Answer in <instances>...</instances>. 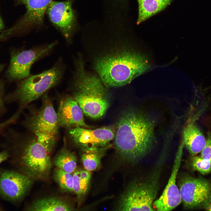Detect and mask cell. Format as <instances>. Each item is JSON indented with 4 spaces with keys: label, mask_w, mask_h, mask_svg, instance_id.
Here are the masks:
<instances>
[{
    "label": "cell",
    "mask_w": 211,
    "mask_h": 211,
    "mask_svg": "<svg viewBox=\"0 0 211 211\" xmlns=\"http://www.w3.org/2000/svg\"><path fill=\"white\" fill-rule=\"evenodd\" d=\"M31 178L16 171H6L0 173V195L11 201L22 199L32 183Z\"/></svg>",
    "instance_id": "13"
},
{
    "label": "cell",
    "mask_w": 211,
    "mask_h": 211,
    "mask_svg": "<svg viewBox=\"0 0 211 211\" xmlns=\"http://www.w3.org/2000/svg\"><path fill=\"white\" fill-rule=\"evenodd\" d=\"M8 156V152L6 151H4L0 152V164L6 160Z\"/></svg>",
    "instance_id": "27"
},
{
    "label": "cell",
    "mask_w": 211,
    "mask_h": 211,
    "mask_svg": "<svg viewBox=\"0 0 211 211\" xmlns=\"http://www.w3.org/2000/svg\"><path fill=\"white\" fill-rule=\"evenodd\" d=\"M64 141V146L55 157L54 163L56 168L72 174L76 167V157L73 152L67 148L65 139Z\"/></svg>",
    "instance_id": "20"
},
{
    "label": "cell",
    "mask_w": 211,
    "mask_h": 211,
    "mask_svg": "<svg viewBox=\"0 0 211 211\" xmlns=\"http://www.w3.org/2000/svg\"><path fill=\"white\" fill-rule=\"evenodd\" d=\"M66 66L59 58L50 68L35 75L30 74L20 81L14 91L6 95V104L16 103L21 113L31 102L59 84L62 80Z\"/></svg>",
    "instance_id": "5"
},
{
    "label": "cell",
    "mask_w": 211,
    "mask_h": 211,
    "mask_svg": "<svg viewBox=\"0 0 211 211\" xmlns=\"http://www.w3.org/2000/svg\"><path fill=\"white\" fill-rule=\"evenodd\" d=\"M83 114L72 96L68 94L62 96L57 113L59 127L68 129L77 127H88L84 121Z\"/></svg>",
    "instance_id": "15"
},
{
    "label": "cell",
    "mask_w": 211,
    "mask_h": 211,
    "mask_svg": "<svg viewBox=\"0 0 211 211\" xmlns=\"http://www.w3.org/2000/svg\"><path fill=\"white\" fill-rule=\"evenodd\" d=\"M73 192L76 195L79 200L82 196L80 183L79 171H75L73 173Z\"/></svg>",
    "instance_id": "25"
},
{
    "label": "cell",
    "mask_w": 211,
    "mask_h": 211,
    "mask_svg": "<svg viewBox=\"0 0 211 211\" xmlns=\"http://www.w3.org/2000/svg\"><path fill=\"white\" fill-rule=\"evenodd\" d=\"M154 124L140 110L128 109L122 112L117 121L114 143L122 159L136 161L149 152L155 143Z\"/></svg>",
    "instance_id": "2"
},
{
    "label": "cell",
    "mask_w": 211,
    "mask_h": 211,
    "mask_svg": "<svg viewBox=\"0 0 211 211\" xmlns=\"http://www.w3.org/2000/svg\"><path fill=\"white\" fill-rule=\"evenodd\" d=\"M72 3L73 0L61 2L52 1L47 11L52 23L60 32L66 42L69 44L72 42L78 27Z\"/></svg>",
    "instance_id": "10"
},
{
    "label": "cell",
    "mask_w": 211,
    "mask_h": 211,
    "mask_svg": "<svg viewBox=\"0 0 211 211\" xmlns=\"http://www.w3.org/2000/svg\"><path fill=\"white\" fill-rule=\"evenodd\" d=\"M205 208L207 210L211 211V201L205 207Z\"/></svg>",
    "instance_id": "28"
},
{
    "label": "cell",
    "mask_w": 211,
    "mask_h": 211,
    "mask_svg": "<svg viewBox=\"0 0 211 211\" xmlns=\"http://www.w3.org/2000/svg\"><path fill=\"white\" fill-rule=\"evenodd\" d=\"M157 178L154 176L143 181H135L121 196L117 210L120 211H153L156 196Z\"/></svg>",
    "instance_id": "7"
},
{
    "label": "cell",
    "mask_w": 211,
    "mask_h": 211,
    "mask_svg": "<svg viewBox=\"0 0 211 211\" xmlns=\"http://www.w3.org/2000/svg\"><path fill=\"white\" fill-rule=\"evenodd\" d=\"M52 0H18L17 3L25 5V13L14 26L4 30L7 36L26 32L40 27L50 4Z\"/></svg>",
    "instance_id": "11"
},
{
    "label": "cell",
    "mask_w": 211,
    "mask_h": 211,
    "mask_svg": "<svg viewBox=\"0 0 211 211\" xmlns=\"http://www.w3.org/2000/svg\"><path fill=\"white\" fill-rule=\"evenodd\" d=\"M191 164L193 169L203 175L209 173L211 171V163L208 160L201 157L194 156L191 159Z\"/></svg>",
    "instance_id": "22"
},
{
    "label": "cell",
    "mask_w": 211,
    "mask_h": 211,
    "mask_svg": "<svg viewBox=\"0 0 211 211\" xmlns=\"http://www.w3.org/2000/svg\"><path fill=\"white\" fill-rule=\"evenodd\" d=\"M74 69L70 81L72 96L86 115L93 119L102 117L109 105L107 87L98 76L86 69L82 54L74 58Z\"/></svg>",
    "instance_id": "3"
},
{
    "label": "cell",
    "mask_w": 211,
    "mask_h": 211,
    "mask_svg": "<svg viewBox=\"0 0 211 211\" xmlns=\"http://www.w3.org/2000/svg\"><path fill=\"white\" fill-rule=\"evenodd\" d=\"M58 43L55 41L13 52L6 73L7 77L11 81H19L28 77L34 63L51 54Z\"/></svg>",
    "instance_id": "8"
},
{
    "label": "cell",
    "mask_w": 211,
    "mask_h": 211,
    "mask_svg": "<svg viewBox=\"0 0 211 211\" xmlns=\"http://www.w3.org/2000/svg\"><path fill=\"white\" fill-rule=\"evenodd\" d=\"M82 195H85L88 190L91 177L90 171L85 170L79 171Z\"/></svg>",
    "instance_id": "23"
},
{
    "label": "cell",
    "mask_w": 211,
    "mask_h": 211,
    "mask_svg": "<svg viewBox=\"0 0 211 211\" xmlns=\"http://www.w3.org/2000/svg\"><path fill=\"white\" fill-rule=\"evenodd\" d=\"M3 136L11 149L17 152L24 174L35 179L47 176L52 164L50 154L55 144L42 141L30 133H22L11 128Z\"/></svg>",
    "instance_id": "4"
},
{
    "label": "cell",
    "mask_w": 211,
    "mask_h": 211,
    "mask_svg": "<svg viewBox=\"0 0 211 211\" xmlns=\"http://www.w3.org/2000/svg\"><path fill=\"white\" fill-rule=\"evenodd\" d=\"M106 147L86 148L81 149V160L85 169L95 170L99 166L101 160L105 155Z\"/></svg>",
    "instance_id": "19"
},
{
    "label": "cell",
    "mask_w": 211,
    "mask_h": 211,
    "mask_svg": "<svg viewBox=\"0 0 211 211\" xmlns=\"http://www.w3.org/2000/svg\"><path fill=\"white\" fill-rule=\"evenodd\" d=\"M183 137L184 145L192 156L201 152L206 144V139L193 121L190 122L185 127Z\"/></svg>",
    "instance_id": "16"
},
{
    "label": "cell",
    "mask_w": 211,
    "mask_h": 211,
    "mask_svg": "<svg viewBox=\"0 0 211 211\" xmlns=\"http://www.w3.org/2000/svg\"><path fill=\"white\" fill-rule=\"evenodd\" d=\"M42 101L39 108L27 107L29 113L21 123L30 133L40 140L55 144L59 127L57 113L47 93L42 96Z\"/></svg>",
    "instance_id": "6"
},
{
    "label": "cell",
    "mask_w": 211,
    "mask_h": 211,
    "mask_svg": "<svg viewBox=\"0 0 211 211\" xmlns=\"http://www.w3.org/2000/svg\"><path fill=\"white\" fill-rule=\"evenodd\" d=\"M4 66L3 64H0V72L4 68Z\"/></svg>",
    "instance_id": "30"
},
{
    "label": "cell",
    "mask_w": 211,
    "mask_h": 211,
    "mask_svg": "<svg viewBox=\"0 0 211 211\" xmlns=\"http://www.w3.org/2000/svg\"><path fill=\"white\" fill-rule=\"evenodd\" d=\"M29 211L74 210V208L68 200L57 196H49L35 200L28 207Z\"/></svg>",
    "instance_id": "17"
},
{
    "label": "cell",
    "mask_w": 211,
    "mask_h": 211,
    "mask_svg": "<svg viewBox=\"0 0 211 211\" xmlns=\"http://www.w3.org/2000/svg\"><path fill=\"white\" fill-rule=\"evenodd\" d=\"M205 145L201 152V157L211 163V133L208 132Z\"/></svg>",
    "instance_id": "24"
},
{
    "label": "cell",
    "mask_w": 211,
    "mask_h": 211,
    "mask_svg": "<svg viewBox=\"0 0 211 211\" xmlns=\"http://www.w3.org/2000/svg\"><path fill=\"white\" fill-rule=\"evenodd\" d=\"M67 129L68 137L81 149L95 147H104L115 138L112 129L105 127L94 130L77 127Z\"/></svg>",
    "instance_id": "12"
},
{
    "label": "cell",
    "mask_w": 211,
    "mask_h": 211,
    "mask_svg": "<svg viewBox=\"0 0 211 211\" xmlns=\"http://www.w3.org/2000/svg\"><path fill=\"white\" fill-rule=\"evenodd\" d=\"M178 185L186 209L205 207L211 201V183L206 180L185 176L180 178Z\"/></svg>",
    "instance_id": "9"
},
{
    "label": "cell",
    "mask_w": 211,
    "mask_h": 211,
    "mask_svg": "<svg viewBox=\"0 0 211 211\" xmlns=\"http://www.w3.org/2000/svg\"><path fill=\"white\" fill-rule=\"evenodd\" d=\"M4 27V24L1 17L0 16V30H1Z\"/></svg>",
    "instance_id": "29"
},
{
    "label": "cell",
    "mask_w": 211,
    "mask_h": 211,
    "mask_svg": "<svg viewBox=\"0 0 211 211\" xmlns=\"http://www.w3.org/2000/svg\"><path fill=\"white\" fill-rule=\"evenodd\" d=\"M173 0H137L138 13L136 23L138 25L165 9Z\"/></svg>",
    "instance_id": "18"
},
{
    "label": "cell",
    "mask_w": 211,
    "mask_h": 211,
    "mask_svg": "<svg viewBox=\"0 0 211 211\" xmlns=\"http://www.w3.org/2000/svg\"><path fill=\"white\" fill-rule=\"evenodd\" d=\"M3 89L0 87V119L7 111Z\"/></svg>",
    "instance_id": "26"
},
{
    "label": "cell",
    "mask_w": 211,
    "mask_h": 211,
    "mask_svg": "<svg viewBox=\"0 0 211 211\" xmlns=\"http://www.w3.org/2000/svg\"><path fill=\"white\" fill-rule=\"evenodd\" d=\"M55 181L64 191L73 192V174L56 168L53 174Z\"/></svg>",
    "instance_id": "21"
},
{
    "label": "cell",
    "mask_w": 211,
    "mask_h": 211,
    "mask_svg": "<svg viewBox=\"0 0 211 211\" xmlns=\"http://www.w3.org/2000/svg\"><path fill=\"white\" fill-rule=\"evenodd\" d=\"M125 11L118 8L106 10L103 25L84 35L87 58L108 88L126 85L150 68L147 59L134 48L128 37Z\"/></svg>",
    "instance_id": "1"
},
{
    "label": "cell",
    "mask_w": 211,
    "mask_h": 211,
    "mask_svg": "<svg viewBox=\"0 0 211 211\" xmlns=\"http://www.w3.org/2000/svg\"><path fill=\"white\" fill-rule=\"evenodd\" d=\"M184 146L183 142L179 147L171 176L162 194L153 203V207L157 210H171L178 206L182 202L180 192L176 184V180L181 165Z\"/></svg>",
    "instance_id": "14"
}]
</instances>
